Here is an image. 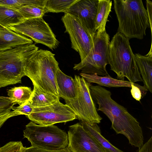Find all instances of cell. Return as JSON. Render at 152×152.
<instances>
[{"label": "cell", "instance_id": "cell-28", "mask_svg": "<svg viewBox=\"0 0 152 152\" xmlns=\"http://www.w3.org/2000/svg\"><path fill=\"white\" fill-rule=\"evenodd\" d=\"M23 146L21 141H10L0 147V152H21Z\"/></svg>", "mask_w": 152, "mask_h": 152}, {"label": "cell", "instance_id": "cell-8", "mask_svg": "<svg viewBox=\"0 0 152 152\" xmlns=\"http://www.w3.org/2000/svg\"><path fill=\"white\" fill-rule=\"evenodd\" d=\"M76 88L75 97L64 100L66 104L75 113L77 119L81 122L92 124H99L102 118L98 114L91 94V83L83 77L75 75L74 78Z\"/></svg>", "mask_w": 152, "mask_h": 152}, {"label": "cell", "instance_id": "cell-12", "mask_svg": "<svg viewBox=\"0 0 152 152\" xmlns=\"http://www.w3.org/2000/svg\"><path fill=\"white\" fill-rule=\"evenodd\" d=\"M68 148L72 152H105L80 123L69 126Z\"/></svg>", "mask_w": 152, "mask_h": 152}, {"label": "cell", "instance_id": "cell-19", "mask_svg": "<svg viewBox=\"0 0 152 152\" xmlns=\"http://www.w3.org/2000/svg\"><path fill=\"white\" fill-rule=\"evenodd\" d=\"M80 123L84 129L94 138L105 152H124L113 145L102 136L97 124H90L82 122Z\"/></svg>", "mask_w": 152, "mask_h": 152}, {"label": "cell", "instance_id": "cell-4", "mask_svg": "<svg viewBox=\"0 0 152 152\" xmlns=\"http://www.w3.org/2000/svg\"><path fill=\"white\" fill-rule=\"evenodd\" d=\"M129 40L117 31L110 42L109 64L117 78L124 80L126 77L131 83L143 82Z\"/></svg>", "mask_w": 152, "mask_h": 152}, {"label": "cell", "instance_id": "cell-25", "mask_svg": "<svg viewBox=\"0 0 152 152\" xmlns=\"http://www.w3.org/2000/svg\"><path fill=\"white\" fill-rule=\"evenodd\" d=\"M15 9L20 13L25 20L42 17L46 13L44 7L36 5H27Z\"/></svg>", "mask_w": 152, "mask_h": 152}, {"label": "cell", "instance_id": "cell-30", "mask_svg": "<svg viewBox=\"0 0 152 152\" xmlns=\"http://www.w3.org/2000/svg\"><path fill=\"white\" fill-rule=\"evenodd\" d=\"M21 152H72L67 147L66 148L60 150H49L39 149L31 146L29 147H23Z\"/></svg>", "mask_w": 152, "mask_h": 152}, {"label": "cell", "instance_id": "cell-5", "mask_svg": "<svg viewBox=\"0 0 152 152\" xmlns=\"http://www.w3.org/2000/svg\"><path fill=\"white\" fill-rule=\"evenodd\" d=\"M38 50L32 44L0 52V88L21 83L26 63Z\"/></svg>", "mask_w": 152, "mask_h": 152}, {"label": "cell", "instance_id": "cell-26", "mask_svg": "<svg viewBox=\"0 0 152 152\" xmlns=\"http://www.w3.org/2000/svg\"><path fill=\"white\" fill-rule=\"evenodd\" d=\"M47 0H0V5L17 9L23 6L36 5L45 7Z\"/></svg>", "mask_w": 152, "mask_h": 152}, {"label": "cell", "instance_id": "cell-14", "mask_svg": "<svg viewBox=\"0 0 152 152\" xmlns=\"http://www.w3.org/2000/svg\"><path fill=\"white\" fill-rule=\"evenodd\" d=\"M30 38L18 34L7 28H0V52L19 46L33 44Z\"/></svg>", "mask_w": 152, "mask_h": 152}, {"label": "cell", "instance_id": "cell-21", "mask_svg": "<svg viewBox=\"0 0 152 152\" xmlns=\"http://www.w3.org/2000/svg\"><path fill=\"white\" fill-rule=\"evenodd\" d=\"M25 19L16 10L7 7L0 5V24L7 28L19 24Z\"/></svg>", "mask_w": 152, "mask_h": 152}, {"label": "cell", "instance_id": "cell-9", "mask_svg": "<svg viewBox=\"0 0 152 152\" xmlns=\"http://www.w3.org/2000/svg\"><path fill=\"white\" fill-rule=\"evenodd\" d=\"M7 28L18 34L28 37L35 42L42 44L52 50L59 45L55 35L42 17L25 20Z\"/></svg>", "mask_w": 152, "mask_h": 152}, {"label": "cell", "instance_id": "cell-10", "mask_svg": "<svg viewBox=\"0 0 152 152\" xmlns=\"http://www.w3.org/2000/svg\"><path fill=\"white\" fill-rule=\"evenodd\" d=\"M26 117L31 121L41 126L66 123L77 119L71 108L61 103L59 99L48 106L34 108Z\"/></svg>", "mask_w": 152, "mask_h": 152}, {"label": "cell", "instance_id": "cell-33", "mask_svg": "<svg viewBox=\"0 0 152 152\" xmlns=\"http://www.w3.org/2000/svg\"><path fill=\"white\" fill-rule=\"evenodd\" d=\"M7 27H4L3 26H2V25H1L0 24V28H7Z\"/></svg>", "mask_w": 152, "mask_h": 152}, {"label": "cell", "instance_id": "cell-2", "mask_svg": "<svg viewBox=\"0 0 152 152\" xmlns=\"http://www.w3.org/2000/svg\"><path fill=\"white\" fill-rule=\"evenodd\" d=\"M114 8L118 23V31L129 40L142 39L150 28L146 9L141 0H114Z\"/></svg>", "mask_w": 152, "mask_h": 152}, {"label": "cell", "instance_id": "cell-1", "mask_svg": "<svg viewBox=\"0 0 152 152\" xmlns=\"http://www.w3.org/2000/svg\"><path fill=\"white\" fill-rule=\"evenodd\" d=\"M90 88L94 101L98 105V110L110 119L115 132L125 136L132 145L141 148L143 144L142 130L136 119L112 99L110 91L99 85H91Z\"/></svg>", "mask_w": 152, "mask_h": 152}, {"label": "cell", "instance_id": "cell-22", "mask_svg": "<svg viewBox=\"0 0 152 152\" xmlns=\"http://www.w3.org/2000/svg\"><path fill=\"white\" fill-rule=\"evenodd\" d=\"M7 92L11 102L15 105H20L29 100L32 91L30 87L21 86L12 88Z\"/></svg>", "mask_w": 152, "mask_h": 152}, {"label": "cell", "instance_id": "cell-17", "mask_svg": "<svg viewBox=\"0 0 152 152\" xmlns=\"http://www.w3.org/2000/svg\"><path fill=\"white\" fill-rule=\"evenodd\" d=\"M112 4L110 0H98L94 23L95 33L100 34L106 31V25L111 11Z\"/></svg>", "mask_w": 152, "mask_h": 152}, {"label": "cell", "instance_id": "cell-24", "mask_svg": "<svg viewBox=\"0 0 152 152\" xmlns=\"http://www.w3.org/2000/svg\"><path fill=\"white\" fill-rule=\"evenodd\" d=\"M14 105L9 97L0 96V129L8 119L18 115L16 112L11 110Z\"/></svg>", "mask_w": 152, "mask_h": 152}, {"label": "cell", "instance_id": "cell-13", "mask_svg": "<svg viewBox=\"0 0 152 152\" xmlns=\"http://www.w3.org/2000/svg\"><path fill=\"white\" fill-rule=\"evenodd\" d=\"M98 3V0H79L71 6L67 12L77 19L93 41Z\"/></svg>", "mask_w": 152, "mask_h": 152}, {"label": "cell", "instance_id": "cell-6", "mask_svg": "<svg viewBox=\"0 0 152 152\" xmlns=\"http://www.w3.org/2000/svg\"><path fill=\"white\" fill-rule=\"evenodd\" d=\"M24 138L31 146L39 149L58 150L68 146V134L54 125L41 126L31 121L23 131Z\"/></svg>", "mask_w": 152, "mask_h": 152}, {"label": "cell", "instance_id": "cell-27", "mask_svg": "<svg viewBox=\"0 0 152 152\" xmlns=\"http://www.w3.org/2000/svg\"><path fill=\"white\" fill-rule=\"evenodd\" d=\"M131 88L130 91L132 97L139 102L145 96L148 91L146 86L135 83H131Z\"/></svg>", "mask_w": 152, "mask_h": 152}, {"label": "cell", "instance_id": "cell-23", "mask_svg": "<svg viewBox=\"0 0 152 152\" xmlns=\"http://www.w3.org/2000/svg\"><path fill=\"white\" fill-rule=\"evenodd\" d=\"M79 0H47L45 8L46 12L66 13Z\"/></svg>", "mask_w": 152, "mask_h": 152}, {"label": "cell", "instance_id": "cell-20", "mask_svg": "<svg viewBox=\"0 0 152 152\" xmlns=\"http://www.w3.org/2000/svg\"><path fill=\"white\" fill-rule=\"evenodd\" d=\"M33 86L32 94L29 101L34 108L48 106L59 99L58 96L42 91L35 85Z\"/></svg>", "mask_w": 152, "mask_h": 152}, {"label": "cell", "instance_id": "cell-15", "mask_svg": "<svg viewBox=\"0 0 152 152\" xmlns=\"http://www.w3.org/2000/svg\"><path fill=\"white\" fill-rule=\"evenodd\" d=\"M135 59L144 86L152 93V53L151 49L145 56L139 53L134 54Z\"/></svg>", "mask_w": 152, "mask_h": 152}, {"label": "cell", "instance_id": "cell-32", "mask_svg": "<svg viewBox=\"0 0 152 152\" xmlns=\"http://www.w3.org/2000/svg\"><path fill=\"white\" fill-rule=\"evenodd\" d=\"M146 4L147 7L146 10L149 20L151 27L152 29V1H151L147 0L146 1Z\"/></svg>", "mask_w": 152, "mask_h": 152}, {"label": "cell", "instance_id": "cell-3", "mask_svg": "<svg viewBox=\"0 0 152 152\" xmlns=\"http://www.w3.org/2000/svg\"><path fill=\"white\" fill-rule=\"evenodd\" d=\"M59 68L54 54L47 50H38L26 63L25 76L41 91L58 97L56 77Z\"/></svg>", "mask_w": 152, "mask_h": 152}, {"label": "cell", "instance_id": "cell-11", "mask_svg": "<svg viewBox=\"0 0 152 152\" xmlns=\"http://www.w3.org/2000/svg\"><path fill=\"white\" fill-rule=\"evenodd\" d=\"M61 20L65 28V32L69 35L72 48L79 53L81 61H82L93 46L92 39L77 19L72 15L64 13Z\"/></svg>", "mask_w": 152, "mask_h": 152}, {"label": "cell", "instance_id": "cell-7", "mask_svg": "<svg viewBox=\"0 0 152 152\" xmlns=\"http://www.w3.org/2000/svg\"><path fill=\"white\" fill-rule=\"evenodd\" d=\"M110 36L106 31L100 34L95 32L93 37V46L86 58L73 69L81 70V73L96 74L104 76L109 75L106 69L109 64Z\"/></svg>", "mask_w": 152, "mask_h": 152}, {"label": "cell", "instance_id": "cell-16", "mask_svg": "<svg viewBox=\"0 0 152 152\" xmlns=\"http://www.w3.org/2000/svg\"><path fill=\"white\" fill-rule=\"evenodd\" d=\"M56 77L58 97L64 100L74 99L76 94L74 79L65 74L59 68L56 72Z\"/></svg>", "mask_w": 152, "mask_h": 152}, {"label": "cell", "instance_id": "cell-29", "mask_svg": "<svg viewBox=\"0 0 152 152\" xmlns=\"http://www.w3.org/2000/svg\"><path fill=\"white\" fill-rule=\"evenodd\" d=\"M34 108L28 101L17 107H13L12 110L16 112L18 115H24L27 116L32 113Z\"/></svg>", "mask_w": 152, "mask_h": 152}, {"label": "cell", "instance_id": "cell-31", "mask_svg": "<svg viewBox=\"0 0 152 152\" xmlns=\"http://www.w3.org/2000/svg\"><path fill=\"white\" fill-rule=\"evenodd\" d=\"M138 152H152V137L139 148Z\"/></svg>", "mask_w": 152, "mask_h": 152}, {"label": "cell", "instance_id": "cell-18", "mask_svg": "<svg viewBox=\"0 0 152 152\" xmlns=\"http://www.w3.org/2000/svg\"><path fill=\"white\" fill-rule=\"evenodd\" d=\"M80 75L88 83H96L101 86L108 87H126L131 88L129 81L114 79L110 75L101 76L96 74L80 73Z\"/></svg>", "mask_w": 152, "mask_h": 152}]
</instances>
